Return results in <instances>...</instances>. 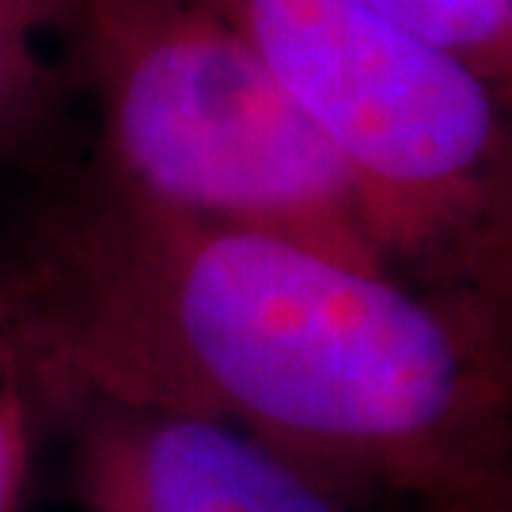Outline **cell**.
<instances>
[{
    "label": "cell",
    "mask_w": 512,
    "mask_h": 512,
    "mask_svg": "<svg viewBox=\"0 0 512 512\" xmlns=\"http://www.w3.org/2000/svg\"><path fill=\"white\" fill-rule=\"evenodd\" d=\"M8 376L50 410L217 421L342 490L512 512V319L84 175L0 251Z\"/></svg>",
    "instance_id": "obj_1"
},
{
    "label": "cell",
    "mask_w": 512,
    "mask_h": 512,
    "mask_svg": "<svg viewBox=\"0 0 512 512\" xmlns=\"http://www.w3.org/2000/svg\"><path fill=\"white\" fill-rule=\"evenodd\" d=\"M330 148L391 274L512 319V107L357 0H213Z\"/></svg>",
    "instance_id": "obj_2"
},
{
    "label": "cell",
    "mask_w": 512,
    "mask_h": 512,
    "mask_svg": "<svg viewBox=\"0 0 512 512\" xmlns=\"http://www.w3.org/2000/svg\"><path fill=\"white\" fill-rule=\"evenodd\" d=\"M54 35L95 107L103 183L387 270L338 160L213 0H61Z\"/></svg>",
    "instance_id": "obj_3"
},
{
    "label": "cell",
    "mask_w": 512,
    "mask_h": 512,
    "mask_svg": "<svg viewBox=\"0 0 512 512\" xmlns=\"http://www.w3.org/2000/svg\"><path fill=\"white\" fill-rule=\"evenodd\" d=\"M57 414L80 512H353L342 486L217 421L95 403Z\"/></svg>",
    "instance_id": "obj_4"
},
{
    "label": "cell",
    "mask_w": 512,
    "mask_h": 512,
    "mask_svg": "<svg viewBox=\"0 0 512 512\" xmlns=\"http://www.w3.org/2000/svg\"><path fill=\"white\" fill-rule=\"evenodd\" d=\"M440 54L475 69L512 107V0H357Z\"/></svg>",
    "instance_id": "obj_5"
},
{
    "label": "cell",
    "mask_w": 512,
    "mask_h": 512,
    "mask_svg": "<svg viewBox=\"0 0 512 512\" xmlns=\"http://www.w3.org/2000/svg\"><path fill=\"white\" fill-rule=\"evenodd\" d=\"M50 23L23 0H0V156L23 148L50 110L54 73L42 57Z\"/></svg>",
    "instance_id": "obj_6"
},
{
    "label": "cell",
    "mask_w": 512,
    "mask_h": 512,
    "mask_svg": "<svg viewBox=\"0 0 512 512\" xmlns=\"http://www.w3.org/2000/svg\"><path fill=\"white\" fill-rule=\"evenodd\" d=\"M31 471V395L19 380H0V512H23Z\"/></svg>",
    "instance_id": "obj_7"
},
{
    "label": "cell",
    "mask_w": 512,
    "mask_h": 512,
    "mask_svg": "<svg viewBox=\"0 0 512 512\" xmlns=\"http://www.w3.org/2000/svg\"><path fill=\"white\" fill-rule=\"evenodd\" d=\"M0 376H8V361H4V346H0Z\"/></svg>",
    "instance_id": "obj_8"
}]
</instances>
